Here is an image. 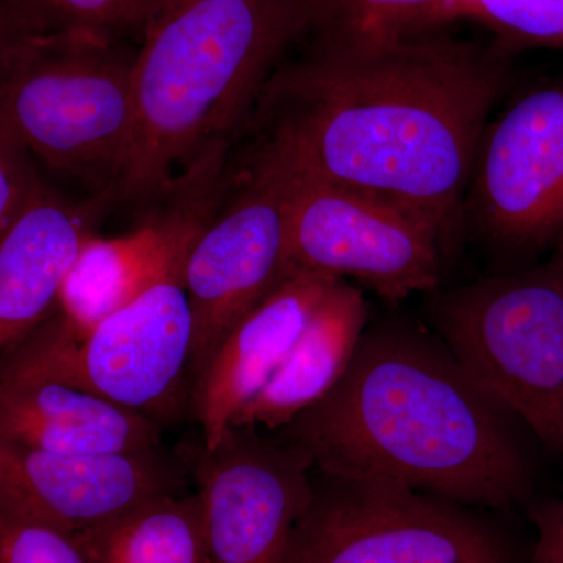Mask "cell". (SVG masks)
<instances>
[{
  "instance_id": "obj_1",
  "label": "cell",
  "mask_w": 563,
  "mask_h": 563,
  "mask_svg": "<svg viewBox=\"0 0 563 563\" xmlns=\"http://www.w3.org/2000/svg\"><path fill=\"white\" fill-rule=\"evenodd\" d=\"M514 57L450 32L302 46L273 74L247 124L302 172L401 203L444 233Z\"/></svg>"
},
{
  "instance_id": "obj_2",
  "label": "cell",
  "mask_w": 563,
  "mask_h": 563,
  "mask_svg": "<svg viewBox=\"0 0 563 563\" xmlns=\"http://www.w3.org/2000/svg\"><path fill=\"white\" fill-rule=\"evenodd\" d=\"M509 415L435 333L388 321L365 329L342 379L277 433L320 472L504 507L531 485Z\"/></svg>"
},
{
  "instance_id": "obj_3",
  "label": "cell",
  "mask_w": 563,
  "mask_h": 563,
  "mask_svg": "<svg viewBox=\"0 0 563 563\" xmlns=\"http://www.w3.org/2000/svg\"><path fill=\"white\" fill-rule=\"evenodd\" d=\"M298 44L290 0H161L135 51L132 146L114 199H163L229 146Z\"/></svg>"
},
{
  "instance_id": "obj_4",
  "label": "cell",
  "mask_w": 563,
  "mask_h": 563,
  "mask_svg": "<svg viewBox=\"0 0 563 563\" xmlns=\"http://www.w3.org/2000/svg\"><path fill=\"white\" fill-rule=\"evenodd\" d=\"M135 51L84 33H21L0 62V124L32 157L114 199L133 136Z\"/></svg>"
},
{
  "instance_id": "obj_5",
  "label": "cell",
  "mask_w": 563,
  "mask_h": 563,
  "mask_svg": "<svg viewBox=\"0 0 563 563\" xmlns=\"http://www.w3.org/2000/svg\"><path fill=\"white\" fill-rule=\"evenodd\" d=\"M187 254L84 336L55 309L0 355V379L65 384L158 424L173 421L191 399Z\"/></svg>"
},
{
  "instance_id": "obj_6",
  "label": "cell",
  "mask_w": 563,
  "mask_h": 563,
  "mask_svg": "<svg viewBox=\"0 0 563 563\" xmlns=\"http://www.w3.org/2000/svg\"><path fill=\"white\" fill-rule=\"evenodd\" d=\"M429 295L432 332L485 393L563 455V246L525 272Z\"/></svg>"
},
{
  "instance_id": "obj_7",
  "label": "cell",
  "mask_w": 563,
  "mask_h": 563,
  "mask_svg": "<svg viewBox=\"0 0 563 563\" xmlns=\"http://www.w3.org/2000/svg\"><path fill=\"white\" fill-rule=\"evenodd\" d=\"M251 150L236 176L225 174L185 257L191 387L233 328L288 276L291 165L269 141L257 139Z\"/></svg>"
},
{
  "instance_id": "obj_8",
  "label": "cell",
  "mask_w": 563,
  "mask_h": 563,
  "mask_svg": "<svg viewBox=\"0 0 563 563\" xmlns=\"http://www.w3.org/2000/svg\"><path fill=\"white\" fill-rule=\"evenodd\" d=\"M284 563H506V551L462 504L313 468Z\"/></svg>"
},
{
  "instance_id": "obj_9",
  "label": "cell",
  "mask_w": 563,
  "mask_h": 563,
  "mask_svg": "<svg viewBox=\"0 0 563 563\" xmlns=\"http://www.w3.org/2000/svg\"><path fill=\"white\" fill-rule=\"evenodd\" d=\"M288 162V274L350 277L393 302L439 288L443 232L431 220L374 192L320 179Z\"/></svg>"
},
{
  "instance_id": "obj_10",
  "label": "cell",
  "mask_w": 563,
  "mask_h": 563,
  "mask_svg": "<svg viewBox=\"0 0 563 563\" xmlns=\"http://www.w3.org/2000/svg\"><path fill=\"white\" fill-rule=\"evenodd\" d=\"M463 209L501 250L533 255L563 246V80L520 92L487 121Z\"/></svg>"
},
{
  "instance_id": "obj_11",
  "label": "cell",
  "mask_w": 563,
  "mask_h": 563,
  "mask_svg": "<svg viewBox=\"0 0 563 563\" xmlns=\"http://www.w3.org/2000/svg\"><path fill=\"white\" fill-rule=\"evenodd\" d=\"M187 459L210 563H284L312 493L309 457L277 432L231 426Z\"/></svg>"
},
{
  "instance_id": "obj_12",
  "label": "cell",
  "mask_w": 563,
  "mask_h": 563,
  "mask_svg": "<svg viewBox=\"0 0 563 563\" xmlns=\"http://www.w3.org/2000/svg\"><path fill=\"white\" fill-rule=\"evenodd\" d=\"M190 463L141 453L58 454L0 439V510L79 536L141 504L188 493Z\"/></svg>"
},
{
  "instance_id": "obj_13",
  "label": "cell",
  "mask_w": 563,
  "mask_h": 563,
  "mask_svg": "<svg viewBox=\"0 0 563 563\" xmlns=\"http://www.w3.org/2000/svg\"><path fill=\"white\" fill-rule=\"evenodd\" d=\"M339 279L342 277L322 273L288 274L233 328L192 383L190 410L201 428L202 446L210 450L220 443L236 415L268 383Z\"/></svg>"
},
{
  "instance_id": "obj_14",
  "label": "cell",
  "mask_w": 563,
  "mask_h": 563,
  "mask_svg": "<svg viewBox=\"0 0 563 563\" xmlns=\"http://www.w3.org/2000/svg\"><path fill=\"white\" fill-rule=\"evenodd\" d=\"M96 209L41 184L0 236V355L57 309L58 292Z\"/></svg>"
},
{
  "instance_id": "obj_15",
  "label": "cell",
  "mask_w": 563,
  "mask_h": 563,
  "mask_svg": "<svg viewBox=\"0 0 563 563\" xmlns=\"http://www.w3.org/2000/svg\"><path fill=\"white\" fill-rule=\"evenodd\" d=\"M0 439L47 453H141L163 446V426L69 385L0 379Z\"/></svg>"
},
{
  "instance_id": "obj_16",
  "label": "cell",
  "mask_w": 563,
  "mask_h": 563,
  "mask_svg": "<svg viewBox=\"0 0 563 563\" xmlns=\"http://www.w3.org/2000/svg\"><path fill=\"white\" fill-rule=\"evenodd\" d=\"M361 288L339 279L314 310L290 351L232 426L277 432L324 398L354 357L366 329Z\"/></svg>"
},
{
  "instance_id": "obj_17",
  "label": "cell",
  "mask_w": 563,
  "mask_h": 563,
  "mask_svg": "<svg viewBox=\"0 0 563 563\" xmlns=\"http://www.w3.org/2000/svg\"><path fill=\"white\" fill-rule=\"evenodd\" d=\"M298 46L372 47L448 32L465 0H290Z\"/></svg>"
},
{
  "instance_id": "obj_18",
  "label": "cell",
  "mask_w": 563,
  "mask_h": 563,
  "mask_svg": "<svg viewBox=\"0 0 563 563\" xmlns=\"http://www.w3.org/2000/svg\"><path fill=\"white\" fill-rule=\"evenodd\" d=\"M74 539L88 563H210L196 492L152 499Z\"/></svg>"
},
{
  "instance_id": "obj_19",
  "label": "cell",
  "mask_w": 563,
  "mask_h": 563,
  "mask_svg": "<svg viewBox=\"0 0 563 563\" xmlns=\"http://www.w3.org/2000/svg\"><path fill=\"white\" fill-rule=\"evenodd\" d=\"M463 21L483 25L512 55L563 51V0H465Z\"/></svg>"
},
{
  "instance_id": "obj_20",
  "label": "cell",
  "mask_w": 563,
  "mask_h": 563,
  "mask_svg": "<svg viewBox=\"0 0 563 563\" xmlns=\"http://www.w3.org/2000/svg\"><path fill=\"white\" fill-rule=\"evenodd\" d=\"M38 21L32 33H84L111 41L141 38L161 0H22Z\"/></svg>"
},
{
  "instance_id": "obj_21",
  "label": "cell",
  "mask_w": 563,
  "mask_h": 563,
  "mask_svg": "<svg viewBox=\"0 0 563 563\" xmlns=\"http://www.w3.org/2000/svg\"><path fill=\"white\" fill-rule=\"evenodd\" d=\"M0 563H88L70 533L0 510Z\"/></svg>"
},
{
  "instance_id": "obj_22",
  "label": "cell",
  "mask_w": 563,
  "mask_h": 563,
  "mask_svg": "<svg viewBox=\"0 0 563 563\" xmlns=\"http://www.w3.org/2000/svg\"><path fill=\"white\" fill-rule=\"evenodd\" d=\"M41 184L32 155L0 124V236L13 224Z\"/></svg>"
},
{
  "instance_id": "obj_23",
  "label": "cell",
  "mask_w": 563,
  "mask_h": 563,
  "mask_svg": "<svg viewBox=\"0 0 563 563\" xmlns=\"http://www.w3.org/2000/svg\"><path fill=\"white\" fill-rule=\"evenodd\" d=\"M531 520L537 542L529 563H563V499L533 507Z\"/></svg>"
},
{
  "instance_id": "obj_24",
  "label": "cell",
  "mask_w": 563,
  "mask_h": 563,
  "mask_svg": "<svg viewBox=\"0 0 563 563\" xmlns=\"http://www.w3.org/2000/svg\"><path fill=\"white\" fill-rule=\"evenodd\" d=\"M16 33L13 32L10 18H7L5 11L0 9V62L5 57L7 51L10 49L13 41L18 38Z\"/></svg>"
}]
</instances>
